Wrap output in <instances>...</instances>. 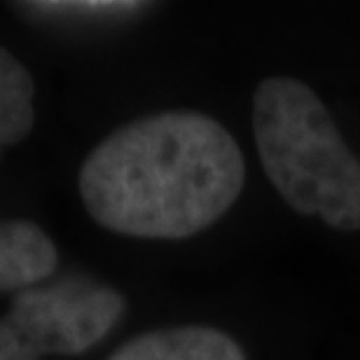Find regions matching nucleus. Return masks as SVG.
<instances>
[{
	"instance_id": "nucleus-1",
	"label": "nucleus",
	"mask_w": 360,
	"mask_h": 360,
	"mask_svg": "<svg viewBox=\"0 0 360 360\" xmlns=\"http://www.w3.org/2000/svg\"><path fill=\"white\" fill-rule=\"evenodd\" d=\"M243 183L239 143L197 110H164L120 127L77 176L91 220L136 239L204 232L236 204Z\"/></svg>"
},
{
	"instance_id": "nucleus-2",
	"label": "nucleus",
	"mask_w": 360,
	"mask_h": 360,
	"mask_svg": "<svg viewBox=\"0 0 360 360\" xmlns=\"http://www.w3.org/2000/svg\"><path fill=\"white\" fill-rule=\"evenodd\" d=\"M253 134L264 174L295 213L358 232L360 160L307 82L267 77L257 84Z\"/></svg>"
},
{
	"instance_id": "nucleus-3",
	"label": "nucleus",
	"mask_w": 360,
	"mask_h": 360,
	"mask_svg": "<svg viewBox=\"0 0 360 360\" xmlns=\"http://www.w3.org/2000/svg\"><path fill=\"white\" fill-rule=\"evenodd\" d=\"M124 309L120 290L87 276L24 288L0 319V360L80 356L105 340Z\"/></svg>"
},
{
	"instance_id": "nucleus-4",
	"label": "nucleus",
	"mask_w": 360,
	"mask_h": 360,
	"mask_svg": "<svg viewBox=\"0 0 360 360\" xmlns=\"http://www.w3.org/2000/svg\"><path fill=\"white\" fill-rule=\"evenodd\" d=\"M108 360H248L239 342L211 326H178L143 333Z\"/></svg>"
},
{
	"instance_id": "nucleus-5",
	"label": "nucleus",
	"mask_w": 360,
	"mask_h": 360,
	"mask_svg": "<svg viewBox=\"0 0 360 360\" xmlns=\"http://www.w3.org/2000/svg\"><path fill=\"white\" fill-rule=\"evenodd\" d=\"M59 267L54 241L31 220H0V292L24 290Z\"/></svg>"
},
{
	"instance_id": "nucleus-6",
	"label": "nucleus",
	"mask_w": 360,
	"mask_h": 360,
	"mask_svg": "<svg viewBox=\"0 0 360 360\" xmlns=\"http://www.w3.org/2000/svg\"><path fill=\"white\" fill-rule=\"evenodd\" d=\"M33 96L31 73L0 45V155L31 134L35 124Z\"/></svg>"
},
{
	"instance_id": "nucleus-7",
	"label": "nucleus",
	"mask_w": 360,
	"mask_h": 360,
	"mask_svg": "<svg viewBox=\"0 0 360 360\" xmlns=\"http://www.w3.org/2000/svg\"><path fill=\"white\" fill-rule=\"evenodd\" d=\"M21 10L33 12L38 17H59V19H129L148 10V3H117V0H75V3H21Z\"/></svg>"
}]
</instances>
